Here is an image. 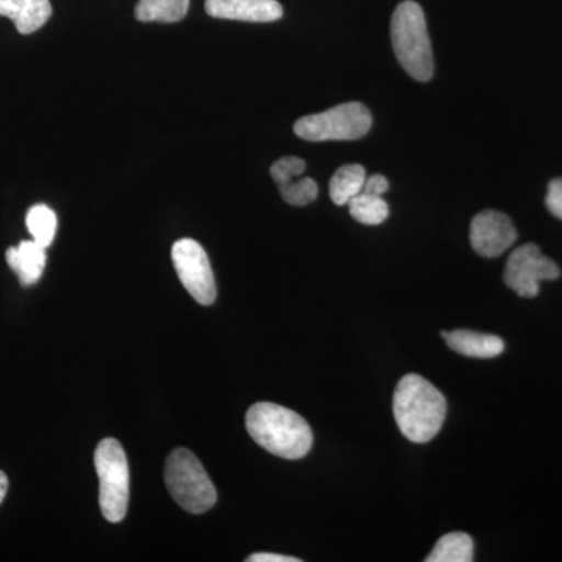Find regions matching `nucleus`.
<instances>
[{
    "label": "nucleus",
    "mask_w": 562,
    "mask_h": 562,
    "mask_svg": "<svg viewBox=\"0 0 562 562\" xmlns=\"http://www.w3.org/2000/svg\"><path fill=\"white\" fill-rule=\"evenodd\" d=\"M517 241L512 220L501 211L486 210L476 214L471 224L472 249L484 258H497Z\"/></svg>",
    "instance_id": "1a4fd4ad"
},
{
    "label": "nucleus",
    "mask_w": 562,
    "mask_h": 562,
    "mask_svg": "<svg viewBox=\"0 0 562 562\" xmlns=\"http://www.w3.org/2000/svg\"><path fill=\"white\" fill-rule=\"evenodd\" d=\"M350 216L364 225H380L390 216V206L382 195L366 194L360 192L349 203Z\"/></svg>",
    "instance_id": "a211bd4d"
},
{
    "label": "nucleus",
    "mask_w": 562,
    "mask_h": 562,
    "mask_svg": "<svg viewBox=\"0 0 562 562\" xmlns=\"http://www.w3.org/2000/svg\"><path fill=\"white\" fill-rule=\"evenodd\" d=\"M395 57L414 80L428 81L435 72L427 21L419 3L406 0L395 9L391 21Z\"/></svg>",
    "instance_id": "7ed1b4c3"
},
{
    "label": "nucleus",
    "mask_w": 562,
    "mask_h": 562,
    "mask_svg": "<svg viewBox=\"0 0 562 562\" xmlns=\"http://www.w3.org/2000/svg\"><path fill=\"white\" fill-rule=\"evenodd\" d=\"M205 11L217 20L273 22L283 16L277 0H206Z\"/></svg>",
    "instance_id": "9b49d317"
},
{
    "label": "nucleus",
    "mask_w": 562,
    "mask_h": 562,
    "mask_svg": "<svg viewBox=\"0 0 562 562\" xmlns=\"http://www.w3.org/2000/svg\"><path fill=\"white\" fill-rule=\"evenodd\" d=\"M547 209L558 220H562V179L553 180L549 184V192L546 199Z\"/></svg>",
    "instance_id": "aec40b11"
},
{
    "label": "nucleus",
    "mask_w": 562,
    "mask_h": 562,
    "mask_svg": "<svg viewBox=\"0 0 562 562\" xmlns=\"http://www.w3.org/2000/svg\"><path fill=\"white\" fill-rule=\"evenodd\" d=\"M249 562H301L299 558L284 557L277 553H255L247 558Z\"/></svg>",
    "instance_id": "4be33fe9"
},
{
    "label": "nucleus",
    "mask_w": 562,
    "mask_h": 562,
    "mask_svg": "<svg viewBox=\"0 0 562 562\" xmlns=\"http://www.w3.org/2000/svg\"><path fill=\"white\" fill-rule=\"evenodd\" d=\"M392 409L397 427L406 439L427 443L441 431L447 416V401L442 392L424 376L408 373L395 387Z\"/></svg>",
    "instance_id": "f03ea898"
},
{
    "label": "nucleus",
    "mask_w": 562,
    "mask_h": 562,
    "mask_svg": "<svg viewBox=\"0 0 562 562\" xmlns=\"http://www.w3.org/2000/svg\"><path fill=\"white\" fill-rule=\"evenodd\" d=\"M447 346L457 353L469 358H495L505 350V341L498 336L471 330L442 331Z\"/></svg>",
    "instance_id": "4468645a"
},
{
    "label": "nucleus",
    "mask_w": 562,
    "mask_h": 562,
    "mask_svg": "<svg viewBox=\"0 0 562 562\" xmlns=\"http://www.w3.org/2000/svg\"><path fill=\"white\" fill-rule=\"evenodd\" d=\"M306 162L299 157H283L271 166V176L281 198L292 206L310 205L317 199L319 188L310 177H302Z\"/></svg>",
    "instance_id": "9d476101"
},
{
    "label": "nucleus",
    "mask_w": 562,
    "mask_h": 562,
    "mask_svg": "<svg viewBox=\"0 0 562 562\" xmlns=\"http://www.w3.org/2000/svg\"><path fill=\"white\" fill-rule=\"evenodd\" d=\"M247 431L262 449L284 460H301L313 447V431L301 414L261 402L246 414Z\"/></svg>",
    "instance_id": "f257e3e1"
},
{
    "label": "nucleus",
    "mask_w": 562,
    "mask_h": 562,
    "mask_svg": "<svg viewBox=\"0 0 562 562\" xmlns=\"http://www.w3.org/2000/svg\"><path fill=\"white\" fill-rule=\"evenodd\" d=\"M172 261L177 276L191 297L203 306L216 301V280L211 269L209 255L194 239H179L172 246Z\"/></svg>",
    "instance_id": "0eeeda50"
},
{
    "label": "nucleus",
    "mask_w": 562,
    "mask_h": 562,
    "mask_svg": "<svg viewBox=\"0 0 562 562\" xmlns=\"http://www.w3.org/2000/svg\"><path fill=\"white\" fill-rule=\"evenodd\" d=\"M7 262L11 271L20 277L22 286H32L43 276L46 268V247L36 241H22L18 247L7 250Z\"/></svg>",
    "instance_id": "ddd939ff"
},
{
    "label": "nucleus",
    "mask_w": 562,
    "mask_h": 562,
    "mask_svg": "<svg viewBox=\"0 0 562 562\" xmlns=\"http://www.w3.org/2000/svg\"><path fill=\"white\" fill-rule=\"evenodd\" d=\"M366 183V169L361 165H346L330 180V198L338 206L347 205L357 198Z\"/></svg>",
    "instance_id": "dca6fc26"
},
{
    "label": "nucleus",
    "mask_w": 562,
    "mask_h": 562,
    "mask_svg": "<svg viewBox=\"0 0 562 562\" xmlns=\"http://www.w3.org/2000/svg\"><path fill=\"white\" fill-rule=\"evenodd\" d=\"M0 16L10 18L22 35H31L50 20V0H0Z\"/></svg>",
    "instance_id": "f8f14e48"
},
{
    "label": "nucleus",
    "mask_w": 562,
    "mask_h": 562,
    "mask_svg": "<svg viewBox=\"0 0 562 562\" xmlns=\"http://www.w3.org/2000/svg\"><path fill=\"white\" fill-rule=\"evenodd\" d=\"M29 232H31L33 241L41 244L43 247H50L54 243L55 235H57V214L47 205L32 206L29 210L27 217H25Z\"/></svg>",
    "instance_id": "6ab92c4d"
},
{
    "label": "nucleus",
    "mask_w": 562,
    "mask_h": 562,
    "mask_svg": "<svg viewBox=\"0 0 562 562\" xmlns=\"http://www.w3.org/2000/svg\"><path fill=\"white\" fill-rule=\"evenodd\" d=\"M165 480L169 494L184 512L203 514L216 505V487L191 450L176 449L169 454Z\"/></svg>",
    "instance_id": "20e7f679"
},
{
    "label": "nucleus",
    "mask_w": 562,
    "mask_h": 562,
    "mask_svg": "<svg viewBox=\"0 0 562 562\" xmlns=\"http://www.w3.org/2000/svg\"><path fill=\"white\" fill-rule=\"evenodd\" d=\"M99 482V503L103 517L111 524L121 522L127 514L131 498V471L124 449L116 439H103L94 453Z\"/></svg>",
    "instance_id": "39448f33"
},
{
    "label": "nucleus",
    "mask_w": 562,
    "mask_h": 562,
    "mask_svg": "<svg viewBox=\"0 0 562 562\" xmlns=\"http://www.w3.org/2000/svg\"><path fill=\"white\" fill-rule=\"evenodd\" d=\"M7 491H9V479H7L5 473L0 471V503L5 498Z\"/></svg>",
    "instance_id": "5701e85b"
},
{
    "label": "nucleus",
    "mask_w": 562,
    "mask_h": 562,
    "mask_svg": "<svg viewBox=\"0 0 562 562\" xmlns=\"http://www.w3.org/2000/svg\"><path fill=\"white\" fill-rule=\"evenodd\" d=\"M372 127V114L360 102H347L322 113L308 114L295 122L299 138L321 140H353L368 135Z\"/></svg>",
    "instance_id": "423d86ee"
},
{
    "label": "nucleus",
    "mask_w": 562,
    "mask_h": 562,
    "mask_svg": "<svg viewBox=\"0 0 562 562\" xmlns=\"http://www.w3.org/2000/svg\"><path fill=\"white\" fill-rule=\"evenodd\" d=\"M427 562L473 561V539L465 532H449L436 542Z\"/></svg>",
    "instance_id": "f3484780"
},
{
    "label": "nucleus",
    "mask_w": 562,
    "mask_h": 562,
    "mask_svg": "<svg viewBox=\"0 0 562 562\" xmlns=\"http://www.w3.org/2000/svg\"><path fill=\"white\" fill-rule=\"evenodd\" d=\"M190 0H138L135 16L140 22L172 24L187 16Z\"/></svg>",
    "instance_id": "2eb2a0df"
},
{
    "label": "nucleus",
    "mask_w": 562,
    "mask_h": 562,
    "mask_svg": "<svg viewBox=\"0 0 562 562\" xmlns=\"http://www.w3.org/2000/svg\"><path fill=\"white\" fill-rule=\"evenodd\" d=\"M387 190H390V181L382 173H375L371 179H366L364 188H362V192L366 194L382 195V198Z\"/></svg>",
    "instance_id": "412c9836"
},
{
    "label": "nucleus",
    "mask_w": 562,
    "mask_h": 562,
    "mask_svg": "<svg viewBox=\"0 0 562 562\" xmlns=\"http://www.w3.org/2000/svg\"><path fill=\"white\" fill-rule=\"evenodd\" d=\"M560 276L557 262L543 257L536 244H525L508 258L503 280L520 297L532 299L539 294L541 281L557 280Z\"/></svg>",
    "instance_id": "6e6552de"
}]
</instances>
